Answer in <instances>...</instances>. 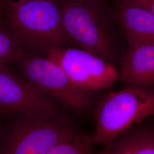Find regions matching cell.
<instances>
[{"label": "cell", "mask_w": 154, "mask_h": 154, "mask_svg": "<svg viewBox=\"0 0 154 154\" xmlns=\"http://www.w3.org/2000/svg\"><path fill=\"white\" fill-rule=\"evenodd\" d=\"M59 1L63 26L72 43L116 66L120 53L108 1Z\"/></svg>", "instance_id": "1"}, {"label": "cell", "mask_w": 154, "mask_h": 154, "mask_svg": "<svg viewBox=\"0 0 154 154\" xmlns=\"http://www.w3.org/2000/svg\"><path fill=\"white\" fill-rule=\"evenodd\" d=\"M0 14L26 48L47 53L72 43L63 26L59 0H8Z\"/></svg>", "instance_id": "2"}, {"label": "cell", "mask_w": 154, "mask_h": 154, "mask_svg": "<svg viewBox=\"0 0 154 154\" xmlns=\"http://www.w3.org/2000/svg\"><path fill=\"white\" fill-rule=\"evenodd\" d=\"M1 125L0 154H46L79 132L61 112L22 114Z\"/></svg>", "instance_id": "3"}, {"label": "cell", "mask_w": 154, "mask_h": 154, "mask_svg": "<svg viewBox=\"0 0 154 154\" xmlns=\"http://www.w3.org/2000/svg\"><path fill=\"white\" fill-rule=\"evenodd\" d=\"M154 116V89L124 87L107 94L94 112L95 128L89 135L93 144L112 142Z\"/></svg>", "instance_id": "4"}, {"label": "cell", "mask_w": 154, "mask_h": 154, "mask_svg": "<svg viewBox=\"0 0 154 154\" xmlns=\"http://www.w3.org/2000/svg\"><path fill=\"white\" fill-rule=\"evenodd\" d=\"M16 63L22 78L57 104L77 113L91 105L93 94L78 88L60 66L46 57L25 52Z\"/></svg>", "instance_id": "5"}, {"label": "cell", "mask_w": 154, "mask_h": 154, "mask_svg": "<svg viewBox=\"0 0 154 154\" xmlns=\"http://www.w3.org/2000/svg\"><path fill=\"white\" fill-rule=\"evenodd\" d=\"M46 58L58 64L78 88L94 92L111 88L120 78L114 65L82 49L58 47L50 49Z\"/></svg>", "instance_id": "6"}, {"label": "cell", "mask_w": 154, "mask_h": 154, "mask_svg": "<svg viewBox=\"0 0 154 154\" xmlns=\"http://www.w3.org/2000/svg\"><path fill=\"white\" fill-rule=\"evenodd\" d=\"M61 112L57 104L0 63V116Z\"/></svg>", "instance_id": "7"}, {"label": "cell", "mask_w": 154, "mask_h": 154, "mask_svg": "<svg viewBox=\"0 0 154 154\" xmlns=\"http://www.w3.org/2000/svg\"><path fill=\"white\" fill-rule=\"evenodd\" d=\"M116 25L126 41L128 48L154 44V15L124 0H112Z\"/></svg>", "instance_id": "8"}, {"label": "cell", "mask_w": 154, "mask_h": 154, "mask_svg": "<svg viewBox=\"0 0 154 154\" xmlns=\"http://www.w3.org/2000/svg\"><path fill=\"white\" fill-rule=\"evenodd\" d=\"M119 72L124 87L154 89V44L128 48Z\"/></svg>", "instance_id": "9"}, {"label": "cell", "mask_w": 154, "mask_h": 154, "mask_svg": "<svg viewBox=\"0 0 154 154\" xmlns=\"http://www.w3.org/2000/svg\"><path fill=\"white\" fill-rule=\"evenodd\" d=\"M107 144L118 154H154V123L143 122Z\"/></svg>", "instance_id": "10"}, {"label": "cell", "mask_w": 154, "mask_h": 154, "mask_svg": "<svg viewBox=\"0 0 154 154\" xmlns=\"http://www.w3.org/2000/svg\"><path fill=\"white\" fill-rule=\"evenodd\" d=\"M26 49L21 39L7 28L0 26V63H16Z\"/></svg>", "instance_id": "11"}, {"label": "cell", "mask_w": 154, "mask_h": 154, "mask_svg": "<svg viewBox=\"0 0 154 154\" xmlns=\"http://www.w3.org/2000/svg\"><path fill=\"white\" fill-rule=\"evenodd\" d=\"M89 135L78 134L57 144L46 154H92Z\"/></svg>", "instance_id": "12"}, {"label": "cell", "mask_w": 154, "mask_h": 154, "mask_svg": "<svg viewBox=\"0 0 154 154\" xmlns=\"http://www.w3.org/2000/svg\"><path fill=\"white\" fill-rule=\"evenodd\" d=\"M139 6L154 15V0H124Z\"/></svg>", "instance_id": "13"}, {"label": "cell", "mask_w": 154, "mask_h": 154, "mask_svg": "<svg viewBox=\"0 0 154 154\" xmlns=\"http://www.w3.org/2000/svg\"><path fill=\"white\" fill-rule=\"evenodd\" d=\"M99 154H118L116 151L110 147L109 145H105L104 149L99 153Z\"/></svg>", "instance_id": "14"}, {"label": "cell", "mask_w": 154, "mask_h": 154, "mask_svg": "<svg viewBox=\"0 0 154 154\" xmlns=\"http://www.w3.org/2000/svg\"><path fill=\"white\" fill-rule=\"evenodd\" d=\"M8 0H0V11Z\"/></svg>", "instance_id": "15"}, {"label": "cell", "mask_w": 154, "mask_h": 154, "mask_svg": "<svg viewBox=\"0 0 154 154\" xmlns=\"http://www.w3.org/2000/svg\"><path fill=\"white\" fill-rule=\"evenodd\" d=\"M1 125L0 123V135H1Z\"/></svg>", "instance_id": "16"}]
</instances>
